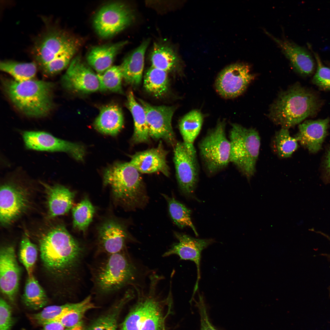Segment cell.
<instances>
[{
    "instance_id": "obj_1",
    "label": "cell",
    "mask_w": 330,
    "mask_h": 330,
    "mask_svg": "<svg viewBox=\"0 0 330 330\" xmlns=\"http://www.w3.org/2000/svg\"><path fill=\"white\" fill-rule=\"evenodd\" d=\"M44 232L39 240L43 263L78 283L85 253L83 245L62 225L53 226Z\"/></svg>"
},
{
    "instance_id": "obj_2",
    "label": "cell",
    "mask_w": 330,
    "mask_h": 330,
    "mask_svg": "<svg viewBox=\"0 0 330 330\" xmlns=\"http://www.w3.org/2000/svg\"><path fill=\"white\" fill-rule=\"evenodd\" d=\"M79 45V41L66 32L49 27L35 41L31 53L44 73L53 75L69 66Z\"/></svg>"
},
{
    "instance_id": "obj_3",
    "label": "cell",
    "mask_w": 330,
    "mask_h": 330,
    "mask_svg": "<svg viewBox=\"0 0 330 330\" xmlns=\"http://www.w3.org/2000/svg\"><path fill=\"white\" fill-rule=\"evenodd\" d=\"M320 105L315 94L297 83L280 94L268 115L274 123L289 129L315 115Z\"/></svg>"
},
{
    "instance_id": "obj_4",
    "label": "cell",
    "mask_w": 330,
    "mask_h": 330,
    "mask_svg": "<svg viewBox=\"0 0 330 330\" xmlns=\"http://www.w3.org/2000/svg\"><path fill=\"white\" fill-rule=\"evenodd\" d=\"M103 181L111 188L115 202L122 207L134 210L146 204L148 198L142 178L130 162H117L108 167Z\"/></svg>"
},
{
    "instance_id": "obj_5",
    "label": "cell",
    "mask_w": 330,
    "mask_h": 330,
    "mask_svg": "<svg viewBox=\"0 0 330 330\" xmlns=\"http://www.w3.org/2000/svg\"><path fill=\"white\" fill-rule=\"evenodd\" d=\"M4 90L16 107L24 115L39 118L49 114L53 107V83L31 79L17 82L14 79L3 81Z\"/></svg>"
},
{
    "instance_id": "obj_6",
    "label": "cell",
    "mask_w": 330,
    "mask_h": 330,
    "mask_svg": "<svg viewBox=\"0 0 330 330\" xmlns=\"http://www.w3.org/2000/svg\"><path fill=\"white\" fill-rule=\"evenodd\" d=\"M139 271L124 250L108 254L93 271L95 290L100 294L108 295L128 285H134L139 276Z\"/></svg>"
},
{
    "instance_id": "obj_7",
    "label": "cell",
    "mask_w": 330,
    "mask_h": 330,
    "mask_svg": "<svg viewBox=\"0 0 330 330\" xmlns=\"http://www.w3.org/2000/svg\"><path fill=\"white\" fill-rule=\"evenodd\" d=\"M229 134L230 162L248 180L256 171L260 138L257 130L236 123H232Z\"/></svg>"
},
{
    "instance_id": "obj_8",
    "label": "cell",
    "mask_w": 330,
    "mask_h": 330,
    "mask_svg": "<svg viewBox=\"0 0 330 330\" xmlns=\"http://www.w3.org/2000/svg\"><path fill=\"white\" fill-rule=\"evenodd\" d=\"M226 127L225 120H219L199 142L200 156L209 176L222 170L230 163L231 145L226 136Z\"/></svg>"
},
{
    "instance_id": "obj_9",
    "label": "cell",
    "mask_w": 330,
    "mask_h": 330,
    "mask_svg": "<svg viewBox=\"0 0 330 330\" xmlns=\"http://www.w3.org/2000/svg\"><path fill=\"white\" fill-rule=\"evenodd\" d=\"M0 221L9 225L24 214L31 204L30 193L22 184L11 181L0 187Z\"/></svg>"
},
{
    "instance_id": "obj_10",
    "label": "cell",
    "mask_w": 330,
    "mask_h": 330,
    "mask_svg": "<svg viewBox=\"0 0 330 330\" xmlns=\"http://www.w3.org/2000/svg\"><path fill=\"white\" fill-rule=\"evenodd\" d=\"M134 18L131 10L122 2L112 3L103 6L96 13L93 25L97 34L104 38H110L128 27Z\"/></svg>"
},
{
    "instance_id": "obj_11",
    "label": "cell",
    "mask_w": 330,
    "mask_h": 330,
    "mask_svg": "<svg viewBox=\"0 0 330 330\" xmlns=\"http://www.w3.org/2000/svg\"><path fill=\"white\" fill-rule=\"evenodd\" d=\"M22 138L27 148L48 152H64L71 155L76 160L83 161L86 149L82 145L57 138L44 131H26Z\"/></svg>"
},
{
    "instance_id": "obj_12",
    "label": "cell",
    "mask_w": 330,
    "mask_h": 330,
    "mask_svg": "<svg viewBox=\"0 0 330 330\" xmlns=\"http://www.w3.org/2000/svg\"><path fill=\"white\" fill-rule=\"evenodd\" d=\"M173 159L180 190L186 196H193L199 174L196 154L190 153L183 142H178L174 145Z\"/></svg>"
},
{
    "instance_id": "obj_13",
    "label": "cell",
    "mask_w": 330,
    "mask_h": 330,
    "mask_svg": "<svg viewBox=\"0 0 330 330\" xmlns=\"http://www.w3.org/2000/svg\"><path fill=\"white\" fill-rule=\"evenodd\" d=\"M255 77L249 66L242 63L230 65L219 74L215 82L218 94L226 98H233L243 93Z\"/></svg>"
},
{
    "instance_id": "obj_14",
    "label": "cell",
    "mask_w": 330,
    "mask_h": 330,
    "mask_svg": "<svg viewBox=\"0 0 330 330\" xmlns=\"http://www.w3.org/2000/svg\"><path fill=\"white\" fill-rule=\"evenodd\" d=\"M139 101L145 112L150 137L163 139L174 145L175 136L171 121L175 108L166 105L153 106L141 99Z\"/></svg>"
},
{
    "instance_id": "obj_15",
    "label": "cell",
    "mask_w": 330,
    "mask_h": 330,
    "mask_svg": "<svg viewBox=\"0 0 330 330\" xmlns=\"http://www.w3.org/2000/svg\"><path fill=\"white\" fill-rule=\"evenodd\" d=\"M62 80L64 86L73 92L90 93L100 90L97 74L79 57L72 59Z\"/></svg>"
},
{
    "instance_id": "obj_16",
    "label": "cell",
    "mask_w": 330,
    "mask_h": 330,
    "mask_svg": "<svg viewBox=\"0 0 330 330\" xmlns=\"http://www.w3.org/2000/svg\"><path fill=\"white\" fill-rule=\"evenodd\" d=\"M174 235L178 241L163 255L167 257L175 255L180 259L192 261L197 269V279L194 287L193 294L197 291L200 278V264L202 251L214 242L212 239H199L184 234L175 232Z\"/></svg>"
},
{
    "instance_id": "obj_17",
    "label": "cell",
    "mask_w": 330,
    "mask_h": 330,
    "mask_svg": "<svg viewBox=\"0 0 330 330\" xmlns=\"http://www.w3.org/2000/svg\"><path fill=\"white\" fill-rule=\"evenodd\" d=\"M20 270L14 248L2 247L0 251V288L11 302L14 301L19 288Z\"/></svg>"
},
{
    "instance_id": "obj_18",
    "label": "cell",
    "mask_w": 330,
    "mask_h": 330,
    "mask_svg": "<svg viewBox=\"0 0 330 330\" xmlns=\"http://www.w3.org/2000/svg\"><path fill=\"white\" fill-rule=\"evenodd\" d=\"M97 231V247L101 252L108 255L124 250L127 234L123 225L115 218L105 219Z\"/></svg>"
},
{
    "instance_id": "obj_19",
    "label": "cell",
    "mask_w": 330,
    "mask_h": 330,
    "mask_svg": "<svg viewBox=\"0 0 330 330\" xmlns=\"http://www.w3.org/2000/svg\"><path fill=\"white\" fill-rule=\"evenodd\" d=\"M168 152L160 141L156 148L137 152L131 156L130 162L139 172L148 174L160 172L169 177L170 169L166 160Z\"/></svg>"
},
{
    "instance_id": "obj_20",
    "label": "cell",
    "mask_w": 330,
    "mask_h": 330,
    "mask_svg": "<svg viewBox=\"0 0 330 330\" xmlns=\"http://www.w3.org/2000/svg\"><path fill=\"white\" fill-rule=\"evenodd\" d=\"M330 119L327 118L317 120H306L300 124L295 137L298 141L310 152L321 148L327 133Z\"/></svg>"
},
{
    "instance_id": "obj_21",
    "label": "cell",
    "mask_w": 330,
    "mask_h": 330,
    "mask_svg": "<svg viewBox=\"0 0 330 330\" xmlns=\"http://www.w3.org/2000/svg\"><path fill=\"white\" fill-rule=\"evenodd\" d=\"M265 32L279 46L295 71L305 76L313 73L314 69V61L307 51L291 41L277 38L267 31Z\"/></svg>"
},
{
    "instance_id": "obj_22",
    "label": "cell",
    "mask_w": 330,
    "mask_h": 330,
    "mask_svg": "<svg viewBox=\"0 0 330 330\" xmlns=\"http://www.w3.org/2000/svg\"><path fill=\"white\" fill-rule=\"evenodd\" d=\"M157 282L150 281L148 293L141 295L144 306L143 314L140 321L138 330H161L163 319L160 302L156 296Z\"/></svg>"
},
{
    "instance_id": "obj_23",
    "label": "cell",
    "mask_w": 330,
    "mask_h": 330,
    "mask_svg": "<svg viewBox=\"0 0 330 330\" xmlns=\"http://www.w3.org/2000/svg\"><path fill=\"white\" fill-rule=\"evenodd\" d=\"M49 216L53 218L68 213L72 207L75 193L59 184L43 183Z\"/></svg>"
},
{
    "instance_id": "obj_24",
    "label": "cell",
    "mask_w": 330,
    "mask_h": 330,
    "mask_svg": "<svg viewBox=\"0 0 330 330\" xmlns=\"http://www.w3.org/2000/svg\"><path fill=\"white\" fill-rule=\"evenodd\" d=\"M149 41L146 40L128 55L120 65L123 79L127 83L137 86L141 82L145 53Z\"/></svg>"
},
{
    "instance_id": "obj_25",
    "label": "cell",
    "mask_w": 330,
    "mask_h": 330,
    "mask_svg": "<svg viewBox=\"0 0 330 330\" xmlns=\"http://www.w3.org/2000/svg\"><path fill=\"white\" fill-rule=\"evenodd\" d=\"M127 42L124 41L94 46L87 54V61L97 74L102 73L112 66L115 57Z\"/></svg>"
},
{
    "instance_id": "obj_26",
    "label": "cell",
    "mask_w": 330,
    "mask_h": 330,
    "mask_svg": "<svg viewBox=\"0 0 330 330\" xmlns=\"http://www.w3.org/2000/svg\"><path fill=\"white\" fill-rule=\"evenodd\" d=\"M124 119L121 108L115 104L103 106L94 123L95 129L100 133L115 136L122 128Z\"/></svg>"
},
{
    "instance_id": "obj_27",
    "label": "cell",
    "mask_w": 330,
    "mask_h": 330,
    "mask_svg": "<svg viewBox=\"0 0 330 330\" xmlns=\"http://www.w3.org/2000/svg\"><path fill=\"white\" fill-rule=\"evenodd\" d=\"M204 116L198 110H192L181 119L179 129L185 146L191 153L196 154L194 141L199 134L203 123Z\"/></svg>"
},
{
    "instance_id": "obj_28",
    "label": "cell",
    "mask_w": 330,
    "mask_h": 330,
    "mask_svg": "<svg viewBox=\"0 0 330 330\" xmlns=\"http://www.w3.org/2000/svg\"><path fill=\"white\" fill-rule=\"evenodd\" d=\"M127 98V107L134 121V130L132 140L136 143L148 142L150 137L145 111L142 106L136 101L132 91L128 92Z\"/></svg>"
},
{
    "instance_id": "obj_29",
    "label": "cell",
    "mask_w": 330,
    "mask_h": 330,
    "mask_svg": "<svg viewBox=\"0 0 330 330\" xmlns=\"http://www.w3.org/2000/svg\"><path fill=\"white\" fill-rule=\"evenodd\" d=\"M150 56L152 66L167 72L176 69L180 64L178 54L168 44L155 43Z\"/></svg>"
},
{
    "instance_id": "obj_30",
    "label": "cell",
    "mask_w": 330,
    "mask_h": 330,
    "mask_svg": "<svg viewBox=\"0 0 330 330\" xmlns=\"http://www.w3.org/2000/svg\"><path fill=\"white\" fill-rule=\"evenodd\" d=\"M22 300L25 306L33 310L43 308L47 303L46 295L33 274L28 275Z\"/></svg>"
},
{
    "instance_id": "obj_31",
    "label": "cell",
    "mask_w": 330,
    "mask_h": 330,
    "mask_svg": "<svg viewBox=\"0 0 330 330\" xmlns=\"http://www.w3.org/2000/svg\"><path fill=\"white\" fill-rule=\"evenodd\" d=\"M144 86L147 91L156 97L163 96L168 89L167 72L152 66L145 74Z\"/></svg>"
},
{
    "instance_id": "obj_32",
    "label": "cell",
    "mask_w": 330,
    "mask_h": 330,
    "mask_svg": "<svg viewBox=\"0 0 330 330\" xmlns=\"http://www.w3.org/2000/svg\"><path fill=\"white\" fill-rule=\"evenodd\" d=\"M35 62H20L11 60L1 61L0 69L11 75L15 80L19 82L33 79L37 71Z\"/></svg>"
},
{
    "instance_id": "obj_33",
    "label": "cell",
    "mask_w": 330,
    "mask_h": 330,
    "mask_svg": "<svg viewBox=\"0 0 330 330\" xmlns=\"http://www.w3.org/2000/svg\"><path fill=\"white\" fill-rule=\"evenodd\" d=\"M81 302L68 303L63 305H53L45 307L37 313L29 315V319L35 324L43 326L54 321L70 311L75 309L80 304Z\"/></svg>"
},
{
    "instance_id": "obj_34",
    "label": "cell",
    "mask_w": 330,
    "mask_h": 330,
    "mask_svg": "<svg viewBox=\"0 0 330 330\" xmlns=\"http://www.w3.org/2000/svg\"><path fill=\"white\" fill-rule=\"evenodd\" d=\"M73 226L75 229L85 232L93 220L95 209L85 197L72 209Z\"/></svg>"
},
{
    "instance_id": "obj_35",
    "label": "cell",
    "mask_w": 330,
    "mask_h": 330,
    "mask_svg": "<svg viewBox=\"0 0 330 330\" xmlns=\"http://www.w3.org/2000/svg\"><path fill=\"white\" fill-rule=\"evenodd\" d=\"M163 196L167 202L169 214L174 223L181 228L189 227L196 235L198 236L197 233L191 221V210L174 198L165 194Z\"/></svg>"
},
{
    "instance_id": "obj_36",
    "label": "cell",
    "mask_w": 330,
    "mask_h": 330,
    "mask_svg": "<svg viewBox=\"0 0 330 330\" xmlns=\"http://www.w3.org/2000/svg\"><path fill=\"white\" fill-rule=\"evenodd\" d=\"M288 130L281 128L276 133L273 139L274 150L281 158L291 157L298 147L297 139L291 136Z\"/></svg>"
},
{
    "instance_id": "obj_37",
    "label": "cell",
    "mask_w": 330,
    "mask_h": 330,
    "mask_svg": "<svg viewBox=\"0 0 330 330\" xmlns=\"http://www.w3.org/2000/svg\"><path fill=\"white\" fill-rule=\"evenodd\" d=\"M97 75L100 90L122 92V82L123 77L120 65L112 66L103 72Z\"/></svg>"
},
{
    "instance_id": "obj_38",
    "label": "cell",
    "mask_w": 330,
    "mask_h": 330,
    "mask_svg": "<svg viewBox=\"0 0 330 330\" xmlns=\"http://www.w3.org/2000/svg\"><path fill=\"white\" fill-rule=\"evenodd\" d=\"M37 255L38 250L36 246L28 237H24L20 242L19 257L20 261L24 267L28 275L33 274Z\"/></svg>"
},
{
    "instance_id": "obj_39",
    "label": "cell",
    "mask_w": 330,
    "mask_h": 330,
    "mask_svg": "<svg viewBox=\"0 0 330 330\" xmlns=\"http://www.w3.org/2000/svg\"><path fill=\"white\" fill-rule=\"evenodd\" d=\"M94 307L90 296L81 301L80 304L75 309L70 311L54 321H58L65 328L74 326L81 321L84 314L88 310Z\"/></svg>"
},
{
    "instance_id": "obj_40",
    "label": "cell",
    "mask_w": 330,
    "mask_h": 330,
    "mask_svg": "<svg viewBox=\"0 0 330 330\" xmlns=\"http://www.w3.org/2000/svg\"><path fill=\"white\" fill-rule=\"evenodd\" d=\"M128 300L127 297L124 295L118 303L114 311L98 318L87 330H117V310Z\"/></svg>"
},
{
    "instance_id": "obj_41",
    "label": "cell",
    "mask_w": 330,
    "mask_h": 330,
    "mask_svg": "<svg viewBox=\"0 0 330 330\" xmlns=\"http://www.w3.org/2000/svg\"><path fill=\"white\" fill-rule=\"evenodd\" d=\"M315 56L317 67L312 82L321 89L330 90V68L322 64L317 55L315 54Z\"/></svg>"
},
{
    "instance_id": "obj_42",
    "label": "cell",
    "mask_w": 330,
    "mask_h": 330,
    "mask_svg": "<svg viewBox=\"0 0 330 330\" xmlns=\"http://www.w3.org/2000/svg\"><path fill=\"white\" fill-rule=\"evenodd\" d=\"M11 309L6 301L0 299V330H10L13 320Z\"/></svg>"
},
{
    "instance_id": "obj_43",
    "label": "cell",
    "mask_w": 330,
    "mask_h": 330,
    "mask_svg": "<svg viewBox=\"0 0 330 330\" xmlns=\"http://www.w3.org/2000/svg\"><path fill=\"white\" fill-rule=\"evenodd\" d=\"M196 302L200 317V330H217L209 321L203 296L199 294V300Z\"/></svg>"
},
{
    "instance_id": "obj_44",
    "label": "cell",
    "mask_w": 330,
    "mask_h": 330,
    "mask_svg": "<svg viewBox=\"0 0 330 330\" xmlns=\"http://www.w3.org/2000/svg\"><path fill=\"white\" fill-rule=\"evenodd\" d=\"M43 326L42 330H65L64 326L58 321L51 322Z\"/></svg>"
},
{
    "instance_id": "obj_45",
    "label": "cell",
    "mask_w": 330,
    "mask_h": 330,
    "mask_svg": "<svg viewBox=\"0 0 330 330\" xmlns=\"http://www.w3.org/2000/svg\"><path fill=\"white\" fill-rule=\"evenodd\" d=\"M325 167L328 172L330 174V149L328 151L325 160Z\"/></svg>"
},
{
    "instance_id": "obj_46",
    "label": "cell",
    "mask_w": 330,
    "mask_h": 330,
    "mask_svg": "<svg viewBox=\"0 0 330 330\" xmlns=\"http://www.w3.org/2000/svg\"><path fill=\"white\" fill-rule=\"evenodd\" d=\"M83 325L81 321L76 325L69 328H67L65 330H83Z\"/></svg>"
}]
</instances>
